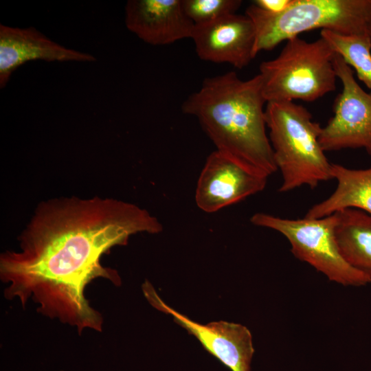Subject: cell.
Segmentation results:
<instances>
[{"mask_svg":"<svg viewBox=\"0 0 371 371\" xmlns=\"http://www.w3.org/2000/svg\"><path fill=\"white\" fill-rule=\"evenodd\" d=\"M163 226L138 205L111 198H60L43 201L19 236V249L0 257L5 297L29 300L52 319L75 327L101 331L103 318L85 297L98 278L115 284L120 277L104 267L102 257L127 244L138 233L157 234Z\"/></svg>","mask_w":371,"mask_h":371,"instance_id":"1","label":"cell"},{"mask_svg":"<svg viewBox=\"0 0 371 371\" xmlns=\"http://www.w3.org/2000/svg\"><path fill=\"white\" fill-rule=\"evenodd\" d=\"M265 102L259 74L244 80L228 71L205 78L181 109L198 120L216 150L269 177L278 168L266 132Z\"/></svg>","mask_w":371,"mask_h":371,"instance_id":"2","label":"cell"},{"mask_svg":"<svg viewBox=\"0 0 371 371\" xmlns=\"http://www.w3.org/2000/svg\"><path fill=\"white\" fill-rule=\"evenodd\" d=\"M265 122L275 163L282 182L279 192L303 186L316 188L333 179L331 168L319 142L321 125L303 106L293 101L267 103Z\"/></svg>","mask_w":371,"mask_h":371,"instance_id":"3","label":"cell"},{"mask_svg":"<svg viewBox=\"0 0 371 371\" xmlns=\"http://www.w3.org/2000/svg\"><path fill=\"white\" fill-rule=\"evenodd\" d=\"M255 30L254 55L282 41L317 28L344 35L368 33L371 0H293L280 14H271L254 3L245 11Z\"/></svg>","mask_w":371,"mask_h":371,"instance_id":"4","label":"cell"},{"mask_svg":"<svg viewBox=\"0 0 371 371\" xmlns=\"http://www.w3.org/2000/svg\"><path fill=\"white\" fill-rule=\"evenodd\" d=\"M335 52L322 38L308 42L291 38L275 58L260 65L267 103L301 100L313 102L336 88Z\"/></svg>","mask_w":371,"mask_h":371,"instance_id":"5","label":"cell"},{"mask_svg":"<svg viewBox=\"0 0 371 371\" xmlns=\"http://www.w3.org/2000/svg\"><path fill=\"white\" fill-rule=\"evenodd\" d=\"M250 221L280 233L290 243L295 258L309 264L329 280L346 286L371 284V278L351 266L340 251L335 234L336 213L318 218L290 219L257 212Z\"/></svg>","mask_w":371,"mask_h":371,"instance_id":"6","label":"cell"},{"mask_svg":"<svg viewBox=\"0 0 371 371\" xmlns=\"http://www.w3.org/2000/svg\"><path fill=\"white\" fill-rule=\"evenodd\" d=\"M333 63L343 89L335 99L334 115L322 128L320 146L324 152L363 148L371 157V91L359 86L353 69L336 53Z\"/></svg>","mask_w":371,"mask_h":371,"instance_id":"7","label":"cell"},{"mask_svg":"<svg viewBox=\"0 0 371 371\" xmlns=\"http://www.w3.org/2000/svg\"><path fill=\"white\" fill-rule=\"evenodd\" d=\"M267 179L231 155L216 150L199 175L195 201L202 211L215 212L262 191Z\"/></svg>","mask_w":371,"mask_h":371,"instance_id":"8","label":"cell"},{"mask_svg":"<svg viewBox=\"0 0 371 371\" xmlns=\"http://www.w3.org/2000/svg\"><path fill=\"white\" fill-rule=\"evenodd\" d=\"M142 288L145 297L155 308L170 315L223 365L232 371H251L254 348L251 334L246 326L225 321L199 324L167 305L148 281Z\"/></svg>","mask_w":371,"mask_h":371,"instance_id":"9","label":"cell"},{"mask_svg":"<svg viewBox=\"0 0 371 371\" xmlns=\"http://www.w3.org/2000/svg\"><path fill=\"white\" fill-rule=\"evenodd\" d=\"M191 38L198 56L205 61L227 63L241 69L255 58V30L247 15L236 13L194 25Z\"/></svg>","mask_w":371,"mask_h":371,"instance_id":"10","label":"cell"},{"mask_svg":"<svg viewBox=\"0 0 371 371\" xmlns=\"http://www.w3.org/2000/svg\"><path fill=\"white\" fill-rule=\"evenodd\" d=\"M125 24L129 31L153 45L191 38L194 28L183 0H129L125 7Z\"/></svg>","mask_w":371,"mask_h":371,"instance_id":"11","label":"cell"},{"mask_svg":"<svg viewBox=\"0 0 371 371\" xmlns=\"http://www.w3.org/2000/svg\"><path fill=\"white\" fill-rule=\"evenodd\" d=\"M93 62V55L65 47L34 27L19 28L0 25V87L12 74L30 60Z\"/></svg>","mask_w":371,"mask_h":371,"instance_id":"12","label":"cell"},{"mask_svg":"<svg viewBox=\"0 0 371 371\" xmlns=\"http://www.w3.org/2000/svg\"><path fill=\"white\" fill-rule=\"evenodd\" d=\"M331 173L333 179L337 181L335 190L328 198L310 207L305 217H325L348 208L371 216V167L352 169L332 163Z\"/></svg>","mask_w":371,"mask_h":371,"instance_id":"13","label":"cell"},{"mask_svg":"<svg viewBox=\"0 0 371 371\" xmlns=\"http://www.w3.org/2000/svg\"><path fill=\"white\" fill-rule=\"evenodd\" d=\"M336 214L335 234L341 254L351 266L371 278V216L353 208Z\"/></svg>","mask_w":371,"mask_h":371,"instance_id":"14","label":"cell"},{"mask_svg":"<svg viewBox=\"0 0 371 371\" xmlns=\"http://www.w3.org/2000/svg\"><path fill=\"white\" fill-rule=\"evenodd\" d=\"M320 36L371 91V38L369 34L344 35L322 30Z\"/></svg>","mask_w":371,"mask_h":371,"instance_id":"15","label":"cell"},{"mask_svg":"<svg viewBox=\"0 0 371 371\" xmlns=\"http://www.w3.org/2000/svg\"><path fill=\"white\" fill-rule=\"evenodd\" d=\"M242 3L240 0H183L185 12L194 25L236 14Z\"/></svg>","mask_w":371,"mask_h":371,"instance_id":"16","label":"cell"},{"mask_svg":"<svg viewBox=\"0 0 371 371\" xmlns=\"http://www.w3.org/2000/svg\"><path fill=\"white\" fill-rule=\"evenodd\" d=\"M293 0H256L254 4L262 10L271 14H280L285 11Z\"/></svg>","mask_w":371,"mask_h":371,"instance_id":"17","label":"cell"},{"mask_svg":"<svg viewBox=\"0 0 371 371\" xmlns=\"http://www.w3.org/2000/svg\"><path fill=\"white\" fill-rule=\"evenodd\" d=\"M368 34H369V35H370V36L371 38V22H370V25L368 26Z\"/></svg>","mask_w":371,"mask_h":371,"instance_id":"18","label":"cell"}]
</instances>
